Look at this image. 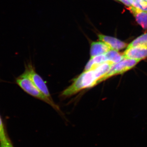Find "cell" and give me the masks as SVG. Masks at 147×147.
<instances>
[{
    "label": "cell",
    "instance_id": "6da1fadb",
    "mask_svg": "<svg viewBox=\"0 0 147 147\" xmlns=\"http://www.w3.org/2000/svg\"><path fill=\"white\" fill-rule=\"evenodd\" d=\"M113 64L108 61L99 65L94 69L84 71L74 80L72 84L63 92L61 95L65 97L71 96L82 90L94 86L99 84L100 79L110 71Z\"/></svg>",
    "mask_w": 147,
    "mask_h": 147
},
{
    "label": "cell",
    "instance_id": "7a4b0ae2",
    "mask_svg": "<svg viewBox=\"0 0 147 147\" xmlns=\"http://www.w3.org/2000/svg\"><path fill=\"white\" fill-rule=\"evenodd\" d=\"M16 82L18 86L27 93L37 98L43 100L51 105L59 113H61L59 107L55 104L53 99L47 97L37 88L26 72H24V73L18 76L16 79Z\"/></svg>",
    "mask_w": 147,
    "mask_h": 147
},
{
    "label": "cell",
    "instance_id": "3957f363",
    "mask_svg": "<svg viewBox=\"0 0 147 147\" xmlns=\"http://www.w3.org/2000/svg\"><path fill=\"white\" fill-rule=\"evenodd\" d=\"M139 61L129 59H124L117 63H115L112 65L110 71L103 78L100 79L99 83L109 79L112 76L121 74L130 70L134 67Z\"/></svg>",
    "mask_w": 147,
    "mask_h": 147
},
{
    "label": "cell",
    "instance_id": "277c9868",
    "mask_svg": "<svg viewBox=\"0 0 147 147\" xmlns=\"http://www.w3.org/2000/svg\"><path fill=\"white\" fill-rule=\"evenodd\" d=\"M25 72L27 74L30 79L36 86L37 88L43 94L47 97L52 99L48 88L42 78L35 71L32 65L29 64L26 66Z\"/></svg>",
    "mask_w": 147,
    "mask_h": 147
},
{
    "label": "cell",
    "instance_id": "5b68a950",
    "mask_svg": "<svg viewBox=\"0 0 147 147\" xmlns=\"http://www.w3.org/2000/svg\"><path fill=\"white\" fill-rule=\"evenodd\" d=\"M125 59L142 61L147 58V45H139L126 48L123 53Z\"/></svg>",
    "mask_w": 147,
    "mask_h": 147
},
{
    "label": "cell",
    "instance_id": "8992f818",
    "mask_svg": "<svg viewBox=\"0 0 147 147\" xmlns=\"http://www.w3.org/2000/svg\"><path fill=\"white\" fill-rule=\"evenodd\" d=\"M98 40L109 46L111 50L119 51L127 48L128 44L115 37L96 32Z\"/></svg>",
    "mask_w": 147,
    "mask_h": 147
},
{
    "label": "cell",
    "instance_id": "52a82bcc",
    "mask_svg": "<svg viewBox=\"0 0 147 147\" xmlns=\"http://www.w3.org/2000/svg\"><path fill=\"white\" fill-rule=\"evenodd\" d=\"M111 50L109 46L102 41H92L90 50L91 58L104 55Z\"/></svg>",
    "mask_w": 147,
    "mask_h": 147
},
{
    "label": "cell",
    "instance_id": "ba28073f",
    "mask_svg": "<svg viewBox=\"0 0 147 147\" xmlns=\"http://www.w3.org/2000/svg\"><path fill=\"white\" fill-rule=\"evenodd\" d=\"M129 9L134 15L136 21L144 30L147 29V12L139 10L133 7H129Z\"/></svg>",
    "mask_w": 147,
    "mask_h": 147
},
{
    "label": "cell",
    "instance_id": "9c48e42d",
    "mask_svg": "<svg viewBox=\"0 0 147 147\" xmlns=\"http://www.w3.org/2000/svg\"><path fill=\"white\" fill-rule=\"evenodd\" d=\"M109 61L105 54L96 56L94 57L90 58L85 67L84 71L93 70L101 64Z\"/></svg>",
    "mask_w": 147,
    "mask_h": 147
},
{
    "label": "cell",
    "instance_id": "30bf717a",
    "mask_svg": "<svg viewBox=\"0 0 147 147\" xmlns=\"http://www.w3.org/2000/svg\"><path fill=\"white\" fill-rule=\"evenodd\" d=\"M105 55L108 61L113 63H118L125 59L123 54L115 50H110L108 53H105Z\"/></svg>",
    "mask_w": 147,
    "mask_h": 147
},
{
    "label": "cell",
    "instance_id": "8fae6325",
    "mask_svg": "<svg viewBox=\"0 0 147 147\" xmlns=\"http://www.w3.org/2000/svg\"><path fill=\"white\" fill-rule=\"evenodd\" d=\"M139 45H147V33L141 35V36L135 38L133 41L128 44L126 48L139 46Z\"/></svg>",
    "mask_w": 147,
    "mask_h": 147
},
{
    "label": "cell",
    "instance_id": "7c38bea8",
    "mask_svg": "<svg viewBox=\"0 0 147 147\" xmlns=\"http://www.w3.org/2000/svg\"><path fill=\"white\" fill-rule=\"evenodd\" d=\"M132 7L139 10L147 12V3L143 0H129Z\"/></svg>",
    "mask_w": 147,
    "mask_h": 147
},
{
    "label": "cell",
    "instance_id": "4fadbf2b",
    "mask_svg": "<svg viewBox=\"0 0 147 147\" xmlns=\"http://www.w3.org/2000/svg\"><path fill=\"white\" fill-rule=\"evenodd\" d=\"M5 130L2 119L0 116V143H3L8 140Z\"/></svg>",
    "mask_w": 147,
    "mask_h": 147
},
{
    "label": "cell",
    "instance_id": "5bb4252c",
    "mask_svg": "<svg viewBox=\"0 0 147 147\" xmlns=\"http://www.w3.org/2000/svg\"><path fill=\"white\" fill-rule=\"evenodd\" d=\"M0 147H13L9 139L7 142L3 143H0Z\"/></svg>",
    "mask_w": 147,
    "mask_h": 147
},
{
    "label": "cell",
    "instance_id": "9a60e30c",
    "mask_svg": "<svg viewBox=\"0 0 147 147\" xmlns=\"http://www.w3.org/2000/svg\"><path fill=\"white\" fill-rule=\"evenodd\" d=\"M117 1L121 2L123 3L124 5L128 7H132V5H131V3H130L129 0H117Z\"/></svg>",
    "mask_w": 147,
    "mask_h": 147
},
{
    "label": "cell",
    "instance_id": "2e32d148",
    "mask_svg": "<svg viewBox=\"0 0 147 147\" xmlns=\"http://www.w3.org/2000/svg\"><path fill=\"white\" fill-rule=\"evenodd\" d=\"M143 1H144L146 2L147 3V0H143Z\"/></svg>",
    "mask_w": 147,
    "mask_h": 147
},
{
    "label": "cell",
    "instance_id": "e0dca14e",
    "mask_svg": "<svg viewBox=\"0 0 147 147\" xmlns=\"http://www.w3.org/2000/svg\"></svg>",
    "mask_w": 147,
    "mask_h": 147
}]
</instances>
